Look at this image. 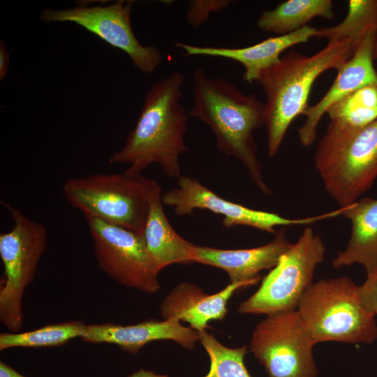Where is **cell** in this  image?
I'll return each instance as SVG.
<instances>
[{
    "label": "cell",
    "instance_id": "obj_1",
    "mask_svg": "<svg viewBox=\"0 0 377 377\" xmlns=\"http://www.w3.org/2000/svg\"><path fill=\"white\" fill-rule=\"evenodd\" d=\"M184 82V75L175 70L151 84L135 128L109 158L110 164L126 163V171L142 174L157 163L168 177L182 176L179 156L188 151L184 135L189 114L180 103Z\"/></svg>",
    "mask_w": 377,
    "mask_h": 377
},
{
    "label": "cell",
    "instance_id": "obj_2",
    "mask_svg": "<svg viewBox=\"0 0 377 377\" xmlns=\"http://www.w3.org/2000/svg\"><path fill=\"white\" fill-rule=\"evenodd\" d=\"M193 106L190 116L207 124L221 152L241 162L254 185L265 195V183L253 132L265 125V108L253 94H244L223 78L209 77L201 67L193 73Z\"/></svg>",
    "mask_w": 377,
    "mask_h": 377
},
{
    "label": "cell",
    "instance_id": "obj_3",
    "mask_svg": "<svg viewBox=\"0 0 377 377\" xmlns=\"http://www.w3.org/2000/svg\"><path fill=\"white\" fill-rule=\"evenodd\" d=\"M357 46L353 40L342 38L328 41L312 56L291 51L260 73L257 82L266 97L265 126L269 157L276 154L293 120L309 107L315 80L326 71H338Z\"/></svg>",
    "mask_w": 377,
    "mask_h": 377
},
{
    "label": "cell",
    "instance_id": "obj_4",
    "mask_svg": "<svg viewBox=\"0 0 377 377\" xmlns=\"http://www.w3.org/2000/svg\"><path fill=\"white\" fill-rule=\"evenodd\" d=\"M314 164L325 191L340 207L357 200L377 177V119L357 130L330 121Z\"/></svg>",
    "mask_w": 377,
    "mask_h": 377
},
{
    "label": "cell",
    "instance_id": "obj_5",
    "mask_svg": "<svg viewBox=\"0 0 377 377\" xmlns=\"http://www.w3.org/2000/svg\"><path fill=\"white\" fill-rule=\"evenodd\" d=\"M160 185L142 174H94L69 178L62 195L75 209L91 216L142 235L150 202Z\"/></svg>",
    "mask_w": 377,
    "mask_h": 377
},
{
    "label": "cell",
    "instance_id": "obj_6",
    "mask_svg": "<svg viewBox=\"0 0 377 377\" xmlns=\"http://www.w3.org/2000/svg\"><path fill=\"white\" fill-rule=\"evenodd\" d=\"M357 288L349 277L340 276L313 283L304 293L297 311L316 344L377 340L375 317L361 304Z\"/></svg>",
    "mask_w": 377,
    "mask_h": 377
},
{
    "label": "cell",
    "instance_id": "obj_7",
    "mask_svg": "<svg viewBox=\"0 0 377 377\" xmlns=\"http://www.w3.org/2000/svg\"><path fill=\"white\" fill-rule=\"evenodd\" d=\"M10 213L12 229L0 235V257L4 269L0 286V321L10 332L23 325L22 298L32 283L38 263L47 249V230L21 210L4 201Z\"/></svg>",
    "mask_w": 377,
    "mask_h": 377
},
{
    "label": "cell",
    "instance_id": "obj_8",
    "mask_svg": "<svg viewBox=\"0 0 377 377\" xmlns=\"http://www.w3.org/2000/svg\"><path fill=\"white\" fill-rule=\"evenodd\" d=\"M325 246L313 228H304L297 242L280 258L262 279L258 290L238 307L242 314H265L297 310L313 284L316 267L325 258Z\"/></svg>",
    "mask_w": 377,
    "mask_h": 377
},
{
    "label": "cell",
    "instance_id": "obj_9",
    "mask_svg": "<svg viewBox=\"0 0 377 377\" xmlns=\"http://www.w3.org/2000/svg\"><path fill=\"white\" fill-rule=\"evenodd\" d=\"M315 345L295 310L267 315L253 331L249 350L268 377H317Z\"/></svg>",
    "mask_w": 377,
    "mask_h": 377
},
{
    "label": "cell",
    "instance_id": "obj_10",
    "mask_svg": "<svg viewBox=\"0 0 377 377\" xmlns=\"http://www.w3.org/2000/svg\"><path fill=\"white\" fill-rule=\"evenodd\" d=\"M99 268L124 286L154 293L161 286L160 270L146 246L142 235L85 216Z\"/></svg>",
    "mask_w": 377,
    "mask_h": 377
},
{
    "label": "cell",
    "instance_id": "obj_11",
    "mask_svg": "<svg viewBox=\"0 0 377 377\" xmlns=\"http://www.w3.org/2000/svg\"><path fill=\"white\" fill-rule=\"evenodd\" d=\"M133 1L119 0L108 6L80 5L68 9L44 8L43 22H73L96 35L113 47L128 54L133 66L145 73L154 72L161 64V52L153 45H143L131 23Z\"/></svg>",
    "mask_w": 377,
    "mask_h": 377
},
{
    "label": "cell",
    "instance_id": "obj_12",
    "mask_svg": "<svg viewBox=\"0 0 377 377\" xmlns=\"http://www.w3.org/2000/svg\"><path fill=\"white\" fill-rule=\"evenodd\" d=\"M177 186L162 194L163 204L173 207L177 216L191 215L196 209H206L223 216L226 228L247 226L268 233H276V227L291 225L309 226L318 221L341 215L339 209L320 215L290 219L274 212L249 208L226 200L201 184L197 179L181 176Z\"/></svg>",
    "mask_w": 377,
    "mask_h": 377
},
{
    "label": "cell",
    "instance_id": "obj_13",
    "mask_svg": "<svg viewBox=\"0 0 377 377\" xmlns=\"http://www.w3.org/2000/svg\"><path fill=\"white\" fill-rule=\"evenodd\" d=\"M376 33V28L367 33L353 56L337 71V75L327 93L304 112L306 121L298 129L299 140L303 146L309 147L313 143L318 123L332 105L359 88L377 84L373 56Z\"/></svg>",
    "mask_w": 377,
    "mask_h": 377
},
{
    "label": "cell",
    "instance_id": "obj_14",
    "mask_svg": "<svg viewBox=\"0 0 377 377\" xmlns=\"http://www.w3.org/2000/svg\"><path fill=\"white\" fill-rule=\"evenodd\" d=\"M80 339L91 343H112L124 351L136 354L146 344L161 340L172 341L193 350L199 341V333L191 327L182 325L179 319L172 318L129 325L112 323L86 325Z\"/></svg>",
    "mask_w": 377,
    "mask_h": 377
},
{
    "label": "cell",
    "instance_id": "obj_15",
    "mask_svg": "<svg viewBox=\"0 0 377 377\" xmlns=\"http://www.w3.org/2000/svg\"><path fill=\"white\" fill-rule=\"evenodd\" d=\"M283 226L269 243L255 248L223 249L195 245L194 263L224 270L230 283L260 281L258 273L274 267L281 256L293 245Z\"/></svg>",
    "mask_w": 377,
    "mask_h": 377
},
{
    "label": "cell",
    "instance_id": "obj_16",
    "mask_svg": "<svg viewBox=\"0 0 377 377\" xmlns=\"http://www.w3.org/2000/svg\"><path fill=\"white\" fill-rule=\"evenodd\" d=\"M259 281L230 283L219 292L207 294L195 283L182 282L165 297L160 306L163 320L175 318L188 323L198 331L206 330L212 320H222L228 313L227 304L239 288L253 286Z\"/></svg>",
    "mask_w": 377,
    "mask_h": 377
},
{
    "label": "cell",
    "instance_id": "obj_17",
    "mask_svg": "<svg viewBox=\"0 0 377 377\" xmlns=\"http://www.w3.org/2000/svg\"><path fill=\"white\" fill-rule=\"evenodd\" d=\"M317 29L306 25L285 35L268 38L244 47H202L177 42L175 47L187 56H208L229 59L241 64L244 72L243 80L249 84L257 82L260 73L275 64L281 54L288 48L307 43L315 37Z\"/></svg>",
    "mask_w": 377,
    "mask_h": 377
},
{
    "label": "cell",
    "instance_id": "obj_18",
    "mask_svg": "<svg viewBox=\"0 0 377 377\" xmlns=\"http://www.w3.org/2000/svg\"><path fill=\"white\" fill-rule=\"evenodd\" d=\"M342 215L351 223L350 237L332 266L337 269L358 263L370 274L377 267V198L358 199L346 206Z\"/></svg>",
    "mask_w": 377,
    "mask_h": 377
},
{
    "label": "cell",
    "instance_id": "obj_19",
    "mask_svg": "<svg viewBox=\"0 0 377 377\" xmlns=\"http://www.w3.org/2000/svg\"><path fill=\"white\" fill-rule=\"evenodd\" d=\"M162 188L153 195L143 238L158 269L175 263H194L195 245L182 237L170 225L163 207Z\"/></svg>",
    "mask_w": 377,
    "mask_h": 377
},
{
    "label": "cell",
    "instance_id": "obj_20",
    "mask_svg": "<svg viewBox=\"0 0 377 377\" xmlns=\"http://www.w3.org/2000/svg\"><path fill=\"white\" fill-rule=\"evenodd\" d=\"M334 16L331 0H288L262 13L256 24L260 29L280 36L302 29L314 17Z\"/></svg>",
    "mask_w": 377,
    "mask_h": 377
},
{
    "label": "cell",
    "instance_id": "obj_21",
    "mask_svg": "<svg viewBox=\"0 0 377 377\" xmlns=\"http://www.w3.org/2000/svg\"><path fill=\"white\" fill-rule=\"evenodd\" d=\"M326 113L330 121L361 129L377 119V84H368L332 105Z\"/></svg>",
    "mask_w": 377,
    "mask_h": 377
},
{
    "label": "cell",
    "instance_id": "obj_22",
    "mask_svg": "<svg viewBox=\"0 0 377 377\" xmlns=\"http://www.w3.org/2000/svg\"><path fill=\"white\" fill-rule=\"evenodd\" d=\"M86 324L80 320L48 325L24 332L0 334V350L12 348H47L66 344L83 334Z\"/></svg>",
    "mask_w": 377,
    "mask_h": 377
},
{
    "label": "cell",
    "instance_id": "obj_23",
    "mask_svg": "<svg viewBox=\"0 0 377 377\" xmlns=\"http://www.w3.org/2000/svg\"><path fill=\"white\" fill-rule=\"evenodd\" d=\"M348 5V13L339 24L317 29L315 37L328 41L348 38L359 45L371 29H377V0H349Z\"/></svg>",
    "mask_w": 377,
    "mask_h": 377
},
{
    "label": "cell",
    "instance_id": "obj_24",
    "mask_svg": "<svg viewBox=\"0 0 377 377\" xmlns=\"http://www.w3.org/2000/svg\"><path fill=\"white\" fill-rule=\"evenodd\" d=\"M198 333L210 360L209 371L204 377H252L244 364L247 346L228 348L206 330Z\"/></svg>",
    "mask_w": 377,
    "mask_h": 377
},
{
    "label": "cell",
    "instance_id": "obj_25",
    "mask_svg": "<svg viewBox=\"0 0 377 377\" xmlns=\"http://www.w3.org/2000/svg\"><path fill=\"white\" fill-rule=\"evenodd\" d=\"M231 3L230 0L188 1L186 20L192 28L196 29L207 21L212 13L226 8Z\"/></svg>",
    "mask_w": 377,
    "mask_h": 377
},
{
    "label": "cell",
    "instance_id": "obj_26",
    "mask_svg": "<svg viewBox=\"0 0 377 377\" xmlns=\"http://www.w3.org/2000/svg\"><path fill=\"white\" fill-rule=\"evenodd\" d=\"M360 302L373 316L377 315V267L357 288Z\"/></svg>",
    "mask_w": 377,
    "mask_h": 377
},
{
    "label": "cell",
    "instance_id": "obj_27",
    "mask_svg": "<svg viewBox=\"0 0 377 377\" xmlns=\"http://www.w3.org/2000/svg\"><path fill=\"white\" fill-rule=\"evenodd\" d=\"M10 62L9 53L5 43L0 42V80L2 81L6 75Z\"/></svg>",
    "mask_w": 377,
    "mask_h": 377
},
{
    "label": "cell",
    "instance_id": "obj_28",
    "mask_svg": "<svg viewBox=\"0 0 377 377\" xmlns=\"http://www.w3.org/2000/svg\"><path fill=\"white\" fill-rule=\"evenodd\" d=\"M0 377H27L10 365L3 362H0Z\"/></svg>",
    "mask_w": 377,
    "mask_h": 377
},
{
    "label": "cell",
    "instance_id": "obj_29",
    "mask_svg": "<svg viewBox=\"0 0 377 377\" xmlns=\"http://www.w3.org/2000/svg\"><path fill=\"white\" fill-rule=\"evenodd\" d=\"M128 377H169V376L165 374H157L151 371L140 369L132 373Z\"/></svg>",
    "mask_w": 377,
    "mask_h": 377
},
{
    "label": "cell",
    "instance_id": "obj_30",
    "mask_svg": "<svg viewBox=\"0 0 377 377\" xmlns=\"http://www.w3.org/2000/svg\"><path fill=\"white\" fill-rule=\"evenodd\" d=\"M373 56H374V59L377 61V33H376L374 43Z\"/></svg>",
    "mask_w": 377,
    "mask_h": 377
}]
</instances>
